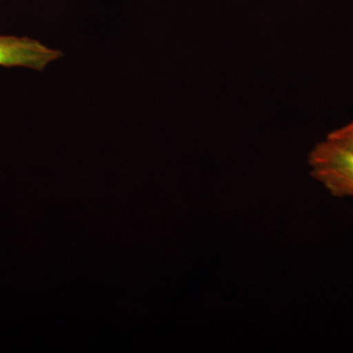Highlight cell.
Returning a JSON list of instances; mask_svg holds the SVG:
<instances>
[{
  "label": "cell",
  "mask_w": 353,
  "mask_h": 353,
  "mask_svg": "<svg viewBox=\"0 0 353 353\" xmlns=\"http://www.w3.org/2000/svg\"><path fill=\"white\" fill-rule=\"evenodd\" d=\"M310 175L334 197H353V152L325 139L307 157Z\"/></svg>",
  "instance_id": "6da1fadb"
},
{
  "label": "cell",
  "mask_w": 353,
  "mask_h": 353,
  "mask_svg": "<svg viewBox=\"0 0 353 353\" xmlns=\"http://www.w3.org/2000/svg\"><path fill=\"white\" fill-rule=\"evenodd\" d=\"M62 55L61 51L52 50L37 39L0 36V66L23 67L43 71Z\"/></svg>",
  "instance_id": "7a4b0ae2"
},
{
  "label": "cell",
  "mask_w": 353,
  "mask_h": 353,
  "mask_svg": "<svg viewBox=\"0 0 353 353\" xmlns=\"http://www.w3.org/2000/svg\"><path fill=\"white\" fill-rule=\"evenodd\" d=\"M326 139L353 152V120L327 134Z\"/></svg>",
  "instance_id": "3957f363"
}]
</instances>
